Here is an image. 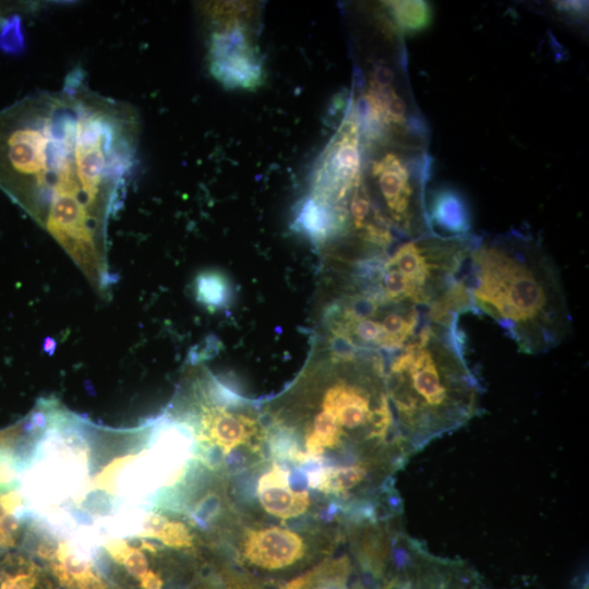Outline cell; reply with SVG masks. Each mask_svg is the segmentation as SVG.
<instances>
[{"instance_id": "obj_1", "label": "cell", "mask_w": 589, "mask_h": 589, "mask_svg": "<svg viewBox=\"0 0 589 589\" xmlns=\"http://www.w3.org/2000/svg\"><path fill=\"white\" fill-rule=\"evenodd\" d=\"M140 120L92 91L81 68L58 91L0 110V189L108 292L107 230L137 163Z\"/></svg>"}, {"instance_id": "obj_2", "label": "cell", "mask_w": 589, "mask_h": 589, "mask_svg": "<svg viewBox=\"0 0 589 589\" xmlns=\"http://www.w3.org/2000/svg\"><path fill=\"white\" fill-rule=\"evenodd\" d=\"M384 370L382 354L329 352L262 407L269 457L344 516L395 502V476L411 456Z\"/></svg>"}, {"instance_id": "obj_3", "label": "cell", "mask_w": 589, "mask_h": 589, "mask_svg": "<svg viewBox=\"0 0 589 589\" xmlns=\"http://www.w3.org/2000/svg\"><path fill=\"white\" fill-rule=\"evenodd\" d=\"M465 274L471 310L494 320L527 354L545 353L572 330L563 283L531 235L474 237Z\"/></svg>"}, {"instance_id": "obj_4", "label": "cell", "mask_w": 589, "mask_h": 589, "mask_svg": "<svg viewBox=\"0 0 589 589\" xmlns=\"http://www.w3.org/2000/svg\"><path fill=\"white\" fill-rule=\"evenodd\" d=\"M457 320L426 314L417 334L385 364L388 400L411 454L479 412L481 386L466 360Z\"/></svg>"}, {"instance_id": "obj_5", "label": "cell", "mask_w": 589, "mask_h": 589, "mask_svg": "<svg viewBox=\"0 0 589 589\" xmlns=\"http://www.w3.org/2000/svg\"><path fill=\"white\" fill-rule=\"evenodd\" d=\"M168 412L189 426L195 460L213 476L232 478L269 457L262 408L207 372L185 382Z\"/></svg>"}, {"instance_id": "obj_6", "label": "cell", "mask_w": 589, "mask_h": 589, "mask_svg": "<svg viewBox=\"0 0 589 589\" xmlns=\"http://www.w3.org/2000/svg\"><path fill=\"white\" fill-rule=\"evenodd\" d=\"M212 551L245 568L284 574L332 556L345 543V520L284 525L248 515L225 500L207 533Z\"/></svg>"}, {"instance_id": "obj_7", "label": "cell", "mask_w": 589, "mask_h": 589, "mask_svg": "<svg viewBox=\"0 0 589 589\" xmlns=\"http://www.w3.org/2000/svg\"><path fill=\"white\" fill-rule=\"evenodd\" d=\"M474 236L430 233L356 263L352 278L383 298L437 310L458 288Z\"/></svg>"}, {"instance_id": "obj_8", "label": "cell", "mask_w": 589, "mask_h": 589, "mask_svg": "<svg viewBox=\"0 0 589 589\" xmlns=\"http://www.w3.org/2000/svg\"><path fill=\"white\" fill-rule=\"evenodd\" d=\"M426 311L386 300L377 292L351 283L326 314L333 353H393L420 329Z\"/></svg>"}, {"instance_id": "obj_9", "label": "cell", "mask_w": 589, "mask_h": 589, "mask_svg": "<svg viewBox=\"0 0 589 589\" xmlns=\"http://www.w3.org/2000/svg\"><path fill=\"white\" fill-rule=\"evenodd\" d=\"M432 164L426 147L399 144L371 161L373 201L393 230L408 239L433 233L426 211Z\"/></svg>"}, {"instance_id": "obj_10", "label": "cell", "mask_w": 589, "mask_h": 589, "mask_svg": "<svg viewBox=\"0 0 589 589\" xmlns=\"http://www.w3.org/2000/svg\"><path fill=\"white\" fill-rule=\"evenodd\" d=\"M362 152L354 103L350 101L341 123L314 169L310 196L333 206L346 205L364 177Z\"/></svg>"}, {"instance_id": "obj_11", "label": "cell", "mask_w": 589, "mask_h": 589, "mask_svg": "<svg viewBox=\"0 0 589 589\" xmlns=\"http://www.w3.org/2000/svg\"><path fill=\"white\" fill-rule=\"evenodd\" d=\"M211 24L213 29L207 51L211 74L227 89H256L265 73L249 22L228 20Z\"/></svg>"}, {"instance_id": "obj_12", "label": "cell", "mask_w": 589, "mask_h": 589, "mask_svg": "<svg viewBox=\"0 0 589 589\" xmlns=\"http://www.w3.org/2000/svg\"><path fill=\"white\" fill-rule=\"evenodd\" d=\"M179 516L166 510L147 513L136 537L159 541L164 546L177 551L195 553L201 544L209 548L206 536L185 516L184 519Z\"/></svg>"}, {"instance_id": "obj_13", "label": "cell", "mask_w": 589, "mask_h": 589, "mask_svg": "<svg viewBox=\"0 0 589 589\" xmlns=\"http://www.w3.org/2000/svg\"><path fill=\"white\" fill-rule=\"evenodd\" d=\"M293 224L297 231L312 241L324 242L349 231L348 208L308 196L298 206Z\"/></svg>"}, {"instance_id": "obj_14", "label": "cell", "mask_w": 589, "mask_h": 589, "mask_svg": "<svg viewBox=\"0 0 589 589\" xmlns=\"http://www.w3.org/2000/svg\"><path fill=\"white\" fill-rule=\"evenodd\" d=\"M428 217L433 232L445 237L469 235L471 213L462 194L452 187H441L426 199Z\"/></svg>"}, {"instance_id": "obj_15", "label": "cell", "mask_w": 589, "mask_h": 589, "mask_svg": "<svg viewBox=\"0 0 589 589\" xmlns=\"http://www.w3.org/2000/svg\"><path fill=\"white\" fill-rule=\"evenodd\" d=\"M279 589H364L353 579V565L348 555L328 556Z\"/></svg>"}, {"instance_id": "obj_16", "label": "cell", "mask_w": 589, "mask_h": 589, "mask_svg": "<svg viewBox=\"0 0 589 589\" xmlns=\"http://www.w3.org/2000/svg\"><path fill=\"white\" fill-rule=\"evenodd\" d=\"M390 25L399 35H410L428 28L432 22V8L421 0L383 1Z\"/></svg>"}, {"instance_id": "obj_17", "label": "cell", "mask_w": 589, "mask_h": 589, "mask_svg": "<svg viewBox=\"0 0 589 589\" xmlns=\"http://www.w3.org/2000/svg\"><path fill=\"white\" fill-rule=\"evenodd\" d=\"M195 294L200 303L211 311L224 309L230 302L232 290L228 279L216 271H206L195 280Z\"/></svg>"}, {"instance_id": "obj_18", "label": "cell", "mask_w": 589, "mask_h": 589, "mask_svg": "<svg viewBox=\"0 0 589 589\" xmlns=\"http://www.w3.org/2000/svg\"><path fill=\"white\" fill-rule=\"evenodd\" d=\"M22 507V496L16 491L0 495V549L13 548L19 536L21 520L16 512Z\"/></svg>"}, {"instance_id": "obj_19", "label": "cell", "mask_w": 589, "mask_h": 589, "mask_svg": "<svg viewBox=\"0 0 589 589\" xmlns=\"http://www.w3.org/2000/svg\"><path fill=\"white\" fill-rule=\"evenodd\" d=\"M119 565H122L127 574L137 581L151 568L149 561L145 555L144 550L133 546H131L130 551Z\"/></svg>"}, {"instance_id": "obj_20", "label": "cell", "mask_w": 589, "mask_h": 589, "mask_svg": "<svg viewBox=\"0 0 589 589\" xmlns=\"http://www.w3.org/2000/svg\"><path fill=\"white\" fill-rule=\"evenodd\" d=\"M15 474L14 456L0 448V488L9 483Z\"/></svg>"}, {"instance_id": "obj_21", "label": "cell", "mask_w": 589, "mask_h": 589, "mask_svg": "<svg viewBox=\"0 0 589 589\" xmlns=\"http://www.w3.org/2000/svg\"><path fill=\"white\" fill-rule=\"evenodd\" d=\"M557 11L567 13L570 16L585 15L587 11V2L582 1H560L556 2Z\"/></svg>"}]
</instances>
